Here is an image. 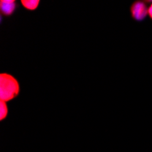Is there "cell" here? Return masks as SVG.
Here are the masks:
<instances>
[{"mask_svg":"<svg viewBox=\"0 0 152 152\" xmlns=\"http://www.w3.org/2000/svg\"><path fill=\"white\" fill-rule=\"evenodd\" d=\"M19 84L13 76L2 73L0 75V99L7 102L15 99L19 93Z\"/></svg>","mask_w":152,"mask_h":152,"instance_id":"obj_1","label":"cell"},{"mask_svg":"<svg viewBox=\"0 0 152 152\" xmlns=\"http://www.w3.org/2000/svg\"><path fill=\"white\" fill-rule=\"evenodd\" d=\"M23 7L28 10H35L39 5L38 0H22L21 1Z\"/></svg>","mask_w":152,"mask_h":152,"instance_id":"obj_4","label":"cell"},{"mask_svg":"<svg viewBox=\"0 0 152 152\" xmlns=\"http://www.w3.org/2000/svg\"><path fill=\"white\" fill-rule=\"evenodd\" d=\"M148 15H149V17L152 18V4L149 6V7H148Z\"/></svg>","mask_w":152,"mask_h":152,"instance_id":"obj_6","label":"cell"},{"mask_svg":"<svg viewBox=\"0 0 152 152\" xmlns=\"http://www.w3.org/2000/svg\"><path fill=\"white\" fill-rule=\"evenodd\" d=\"M7 112H8V109H7V103L4 101H1L0 102V119L1 120L5 119L7 116Z\"/></svg>","mask_w":152,"mask_h":152,"instance_id":"obj_5","label":"cell"},{"mask_svg":"<svg viewBox=\"0 0 152 152\" xmlns=\"http://www.w3.org/2000/svg\"><path fill=\"white\" fill-rule=\"evenodd\" d=\"M17 4L15 0H1L0 1V9L5 16H11L15 12Z\"/></svg>","mask_w":152,"mask_h":152,"instance_id":"obj_3","label":"cell"},{"mask_svg":"<svg viewBox=\"0 0 152 152\" xmlns=\"http://www.w3.org/2000/svg\"><path fill=\"white\" fill-rule=\"evenodd\" d=\"M148 8L147 7L146 4L141 1L135 2L131 7V14L135 20L141 21L145 19L147 15L148 14Z\"/></svg>","mask_w":152,"mask_h":152,"instance_id":"obj_2","label":"cell"}]
</instances>
